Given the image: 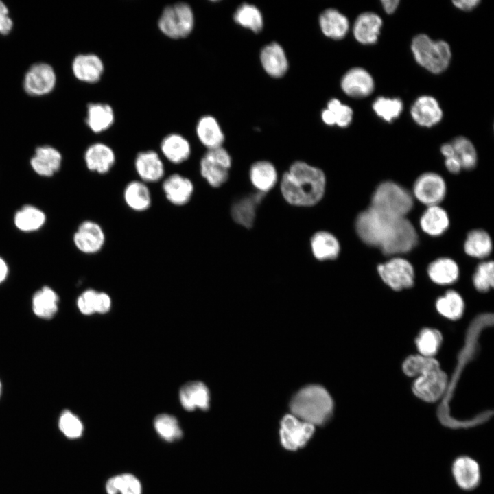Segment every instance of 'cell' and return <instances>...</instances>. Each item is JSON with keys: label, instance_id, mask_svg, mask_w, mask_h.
<instances>
[{"label": "cell", "instance_id": "cell-30", "mask_svg": "<svg viewBox=\"0 0 494 494\" xmlns=\"http://www.w3.org/2000/svg\"><path fill=\"white\" fill-rule=\"evenodd\" d=\"M319 25L324 35L334 40L344 38L349 29L346 16L333 8L327 9L320 14Z\"/></svg>", "mask_w": 494, "mask_h": 494}, {"label": "cell", "instance_id": "cell-26", "mask_svg": "<svg viewBox=\"0 0 494 494\" xmlns=\"http://www.w3.org/2000/svg\"><path fill=\"white\" fill-rule=\"evenodd\" d=\"M123 199L126 206L135 212H144L152 204L151 191L147 183L140 180L127 183L123 191Z\"/></svg>", "mask_w": 494, "mask_h": 494}, {"label": "cell", "instance_id": "cell-8", "mask_svg": "<svg viewBox=\"0 0 494 494\" xmlns=\"http://www.w3.org/2000/svg\"><path fill=\"white\" fill-rule=\"evenodd\" d=\"M314 431L315 425L303 421L293 414H287L281 422V443L287 450H297L308 442Z\"/></svg>", "mask_w": 494, "mask_h": 494}, {"label": "cell", "instance_id": "cell-56", "mask_svg": "<svg viewBox=\"0 0 494 494\" xmlns=\"http://www.w3.org/2000/svg\"><path fill=\"white\" fill-rule=\"evenodd\" d=\"M440 151L445 158L454 156V150L451 143L443 144L440 148Z\"/></svg>", "mask_w": 494, "mask_h": 494}, {"label": "cell", "instance_id": "cell-4", "mask_svg": "<svg viewBox=\"0 0 494 494\" xmlns=\"http://www.w3.org/2000/svg\"><path fill=\"white\" fill-rule=\"evenodd\" d=\"M412 51L416 62L434 73H440L448 67L451 53L443 40L434 41L425 34L416 36L412 42Z\"/></svg>", "mask_w": 494, "mask_h": 494}, {"label": "cell", "instance_id": "cell-43", "mask_svg": "<svg viewBox=\"0 0 494 494\" xmlns=\"http://www.w3.org/2000/svg\"><path fill=\"white\" fill-rule=\"evenodd\" d=\"M442 341V335L439 331L425 328L420 331L415 343L420 355L434 357L438 351Z\"/></svg>", "mask_w": 494, "mask_h": 494}, {"label": "cell", "instance_id": "cell-34", "mask_svg": "<svg viewBox=\"0 0 494 494\" xmlns=\"http://www.w3.org/2000/svg\"><path fill=\"white\" fill-rule=\"evenodd\" d=\"M427 273L434 283L442 285H449L458 279L459 268L453 259L441 257L434 260L428 266Z\"/></svg>", "mask_w": 494, "mask_h": 494}, {"label": "cell", "instance_id": "cell-31", "mask_svg": "<svg viewBox=\"0 0 494 494\" xmlns=\"http://www.w3.org/2000/svg\"><path fill=\"white\" fill-rule=\"evenodd\" d=\"M310 246L314 257L319 261L336 259L340 251L337 238L327 231H318L311 238Z\"/></svg>", "mask_w": 494, "mask_h": 494}, {"label": "cell", "instance_id": "cell-16", "mask_svg": "<svg viewBox=\"0 0 494 494\" xmlns=\"http://www.w3.org/2000/svg\"><path fill=\"white\" fill-rule=\"evenodd\" d=\"M84 160L86 168L94 173L105 175L110 172L116 162V155L111 147L102 142L90 145L86 150Z\"/></svg>", "mask_w": 494, "mask_h": 494}, {"label": "cell", "instance_id": "cell-17", "mask_svg": "<svg viewBox=\"0 0 494 494\" xmlns=\"http://www.w3.org/2000/svg\"><path fill=\"white\" fill-rule=\"evenodd\" d=\"M72 71L78 80L93 84L102 78L104 72V64L97 54H81L73 60Z\"/></svg>", "mask_w": 494, "mask_h": 494}, {"label": "cell", "instance_id": "cell-39", "mask_svg": "<svg viewBox=\"0 0 494 494\" xmlns=\"http://www.w3.org/2000/svg\"><path fill=\"white\" fill-rule=\"evenodd\" d=\"M233 19L240 26L258 33L263 26V16L254 5L244 3L240 5L233 14Z\"/></svg>", "mask_w": 494, "mask_h": 494}, {"label": "cell", "instance_id": "cell-54", "mask_svg": "<svg viewBox=\"0 0 494 494\" xmlns=\"http://www.w3.org/2000/svg\"><path fill=\"white\" fill-rule=\"evenodd\" d=\"M381 3H382V5H383L385 11L388 14H392L397 9V8L399 3V0H382Z\"/></svg>", "mask_w": 494, "mask_h": 494}, {"label": "cell", "instance_id": "cell-50", "mask_svg": "<svg viewBox=\"0 0 494 494\" xmlns=\"http://www.w3.org/2000/svg\"><path fill=\"white\" fill-rule=\"evenodd\" d=\"M5 4L0 1V34H8L12 29L13 22L8 15Z\"/></svg>", "mask_w": 494, "mask_h": 494}, {"label": "cell", "instance_id": "cell-23", "mask_svg": "<svg viewBox=\"0 0 494 494\" xmlns=\"http://www.w3.org/2000/svg\"><path fill=\"white\" fill-rule=\"evenodd\" d=\"M264 197V193L257 192L237 199L232 205V218L238 224L245 228L252 226L256 210Z\"/></svg>", "mask_w": 494, "mask_h": 494}, {"label": "cell", "instance_id": "cell-18", "mask_svg": "<svg viewBox=\"0 0 494 494\" xmlns=\"http://www.w3.org/2000/svg\"><path fill=\"white\" fill-rule=\"evenodd\" d=\"M340 85L347 95L355 97H365L374 90V81L370 73L360 67L349 70L342 78Z\"/></svg>", "mask_w": 494, "mask_h": 494}, {"label": "cell", "instance_id": "cell-46", "mask_svg": "<svg viewBox=\"0 0 494 494\" xmlns=\"http://www.w3.org/2000/svg\"><path fill=\"white\" fill-rule=\"evenodd\" d=\"M373 108L378 116L390 122L399 116L403 109V104L398 98L380 97L374 102Z\"/></svg>", "mask_w": 494, "mask_h": 494}, {"label": "cell", "instance_id": "cell-24", "mask_svg": "<svg viewBox=\"0 0 494 494\" xmlns=\"http://www.w3.org/2000/svg\"><path fill=\"white\" fill-rule=\"evenodd\" d=\"M411 115L419 125L431 127L440 121L443 112L435 98L422 96L412 105Z\"/></svg>", "mask_w": 494, "mask_h": 494}, {"label": "cell", "instance_id": "cell-47", "mask_svg": "<svg viewBox=\"0 0 494 494\" xmlns=\"http://www.w3.org/2000/svg\"><path fill=\"white\" fill-rule=\"evenodd\" d=\"M58 427L66 437L71 439L80 438L84 429L80 419L69 410H64L61 413L58 420Z\"/></svg>", "mask_w": 494, "mask_h": 494}, {"label": "cell", "instance_id": "cell-32", "mask_svg": "<svg viewBox=\"0 0 494 494\" xmlns=\"http://www.w3.org/2000/svg\"><path fill=\"white\" fill-rule=\"evenodd\" d=\"M249 177L257 192L265 193L274 187L278 176L277 170L271 163L261 161L251 165Z\"/></svg>", "mask_w": 494, "mask_h": 494}, {"label": "cell", "instance_id": "cell-55", "mask_svg": "<svg viewBox=\"0 0 494 494\" xmlns=\"http://www.w3.org/2000/svg\"><path fill=\"white\" fill-rule=\"evenodd\" d=\"M8 274V266L4 259L0 257V283L3 282Z\"/></svg>", "mask_w": 494, "mask_h": 494}, {"label": "cell", "instance_id": "cell-22", "mask_svg": "<svg viewBox=\"0 0 494 494\" xmlns=\"http://www.w3.org/2000/svg\"><path fill=\"white\" fill-rule=\"evenodd\" d=\"M196 134L198 141L207 150L222 147L225 139L219 122L210 115H203L198 119Z\"/></svg>", "mask_w": 494, "mask_h": 494}, {"label": "cell", "instance_id": "cell-21", "mask_svg": "<svg viewBox=\"0 0 494 494\" xmlns=\"http://www.w3.org/2000/svg\"><path fill=\"white\" fill-rule=\"evenodd\" d=\"M260 61L264 71L271 77L281 78L288 69V61L283 48L273 42L263 47Z\"/></svg>", "mask_w": 494, "mask_h": 494}, {"label": "cell", "instance_id": "cell-38", "mask_svg": "<svg viewBox=\"0 0 494 494\" xmlns=\"http://www.w3.org/2000/svg\"><path fill=\"white\" fill-rule=\"evenodd\" d=\"M464 249L468 255L475 258H485L492 250V241L484 230L470 231L464 244Z\"/></svg>", "mask_w": 494, "mask_h": 494}, {"label": "cell", "instance_id": "cell-29", "mask_svg": "<svg viewBox=\"0 0 494 494\" xmlns=\"http://www.w3.org/2000/svg\"><path fill=\"white\" fill-rule=\"evenodd\" d=\"M115 122V113L113 107L102 102H93L87 105L86 123L94 133L108 130Z\"/></svg>", "mask_w": 494, "mask_h": 494}, {"label": "cell", "instance_id": "cell-45", "mask_svg": "<svg viewBox=\"0 0 494 494\" xmlns=\"http://www.w3.org/2000/svg\"><path fill=\"white\" fill-rule=\"evenodd\" d=\"M154 426L158 434L168 442L180 439L183 434L176 419L167 414L158 415L154 421Z\"/></svg>", "mask_w": 494, "mask_h": 494}, {"label": "cell", "instance_id": "cell-1", "mask_svg": "<svg viewBox=\"0 0 494 494\" xmlns=\"http://www.w3.org/2000/svg\"><path fill=\"white\" fill-rule=\"evenodd\" d=\"M355 228L364 243L379 248L385 255L409 252L418 242L416 230L405 217L389 215L371 207L357 215Z\"/></svg>", "mask_w": 494, "mask_h": 494}, {"label": "cell", "instance_id": "cell-15", "mask_svg": "<svg viewBox=\"0 0 494 494\" xmlns=\"http://www.w3.org/2000/svg\"><path fill=\"white\" fill-rule=\"evenodd\" d=\"M162 190L169 203L181 207L191 200L194 193V185L188 177L174 173L163 178Z\"/></svg>", "mask_w": 494, "mask_h": 494}, {"label": "cell", "instance_id": "cell-35", "mask_svg": "<svg viewBox=\"0 0 494 494\" xmlns=\"http://www.w3.org/2000/svg\"><path fill=\"white\" fill-rule=\"evenodd\" d=\"M58 301L56 292L48 286H43L33 296L32 302L33 311L40 318H51L58 311Z\"/></svg>", "mask_w": 494, "mask_h": 494}, {"label": "cell", "instance_id": "cell-37", "mask_svg": "<svg viewBox=\"0 0 494 494\" xmlns=\"http://www.w3.org/2000/svg\"><path fill=\"white\" fill-rule=\"evenodd\" d=\"M352 117V109L336 98L331 99L327 108L321 113L322 120L328 126L336 124L340 127H347L351 124Z\"/></svg>", "mask_w": 494, "mask_h": 494}, {"label": "cell", "instance_id": "cell-41", "mask_svg": "<svg viewBox=\"0 0 494 494\" xmlns=\"http://www.w3.org/2000/svg\"><path fill=\"white\" fill-rule=\"evenodd\" d=\"M438 368H440V364L436 359L420 354L408 356L402 364L403 373L411 377H417Z\"/></svg>", "mask_w": 494, "mask_h": 494}, {"label": "cell", "instance_id": "cell-13", "mask_svg": "<svg viewBox=\"0 0 494 494\" xmlns=\"http://www.w3.org/2000/svg\"><path fill=\"white\" fill-rule=\"evenodd\" d=\"M56 82V76L52 67L47 63H36L27 71L23 87L29 95L41 96L49 93Z\"/></svg>", "mask_w": 494, "mask_h": 494}, {"label": "cell", "instance_id": "cell-2", "mask_svg": "<svg viewBox=\"0 0 494 494\" xmlns=\"http://www.w3.org/2000/svg\"><path fill=\"white\" fill-rule=\"evenodd\" d=\"M326 186L324 172L303 161L292 163L281 180L285 200L296 207H312L322 198Z\"/></svg>", "mask_w": 494, "mask_h": 494}, {"label": "cell", "instance_id": "cell-52", "mask_svg": "<svg viewBox=\"0 0 494 494\" xmlns=\"http://www.w3.org/2000/svg\"><path fill=\"white\" fill-rule=\"evenodd\" d=\"M480 3L479 0H460L453 1L454 5L462 10H471Z\"/></svg>", "mask_w": 494, "mask_h": 494}, {"label": "cell", "instance_id": "cell-10", "mask_svg": "<svg viewBox=\"0 0 494 494\" xmlns=\"http://www.w3.org/2000/svg\"><path fill=\"white\" fill-rule=\"evenodd\" d=\"M447 383V374L438 368L417 377L413 382L412 391L421 400L433 403L443 397Z\"/></svg>", "mask_w": 494, "mask_h": 494}, {"label": "cell", "instance_id": "cell-6", "mask_svg": "<svg viewBox=\"0 0 494 494\" xmlns=\"http://www.w3.org/2000/svg\"><path fill=\"white\" fill-rule=\"evenodd\" d=\"M195 25L191 6L183 1L168 5L162 10L157 25L160 32L169 38L178 40L189 36Z\"/></svg>", "mask_w": 494, "mask_h": 494}, {"label": "cell", "instance_id": "cell-48", "mask_svg": "<svg viewBox=\"0 0 494 494\" xmlns=\"http://www.w3.org/2000/svg\"><path fill=\"white\" fill-rule=\"evenodd\" d=\"M473 283L475 287L480 292H486L493 287L494 269L492 261L480 263L473 274Z\"/></svg>", "mask_w": 494, "mask_h": 494}, {"label": "cell", "instance_id": "cell-49", "mask_svg": "<svg viewBox=\"0 0 494 494\" xmlns=\"http://www.w3.org/2000/svg\"><path fill=\"white\" fill-rule=\"evenodd\" d=\"M97 292L86 290L78 298L77 305L80 312L85 315L95 313V302Z\"/></svg>", "mask_w": 494, "mask_h": 494}, {"label": "cell", "instance_id": "cell-12", "mask_svg": "<svg viewBox=\"0 0 494 494\" xmlns=\"http://www.w3.org/2000/svg\"><path fill=\"white\" fill-rule=\"evenodd\" d=\"M76 248L86 255H94L102 250L106 243V234L102 226L93 220L83 221L73 236Z\"/></svg>", "mask_w": 494, "mask_h": 494}, {"label": "cell", "instance_id": "cell-7", "mask_svg": "<svg viewBox=\"0 0 494 494\" xmlns=\"http://www.w3.org/2000/svg\"><path fill=\"white\" fill-rule=\"evenodd\" d=\"M231 157L222 146L207 150L200 161L201 176L212 187H220L229 176Z\"/></svg>", "mask_w": 494, "mask_h": 494}, {"label": "cell", "instance_id": "cell-57", "mask_svg": "<svg viewBox=\"0 0 494 494\" xmlns=\"http://www.w3.org/2000/svg\"><path fill=\"white\" fill-rule=\"evenodd\" d=\"M1 390H2V385H1V381H0V396H1Z\"/></svg>", "mask_w": 494, "mask_h": 494}, {"label": "cell", "instance_id": "cell-44", "mask_svg": "<svg viewBox=\"0 0 494 494\" xmlns=\"http://www.w3.org/2000/svg\"><path fill=\"white\" fill-rule=\"evenodd\" d=\"M454 156L459 161L462 168L473 169L477 163V153L473 143L466 137H459L451 143Z\"/></svg>", "mask_w": 494, "mask_h": 494}, {"label": "cell", "instance_id": "cell-53", "mask_svg": "<svg viewBox=\"0 0 494 494\" xmlns=\"http://www.w3.org/2000/svg\"><path fill=\"white\" fill-rule=\"evenodd\" d=\"M445 164L447 170L452 174H457L462 169L459 161L455 156L445 158Z\"/></svg>", "mask_w": 494, "mask_h": 494}, {"label": "cell", "instance_id": "cell-28", "mask_svg": "<svg viewBox=\"0 0 494 494\" xmlns=\"http://www.w3.org/2000/svg\"><path fill=\"white\" fill-rule=\"evenodd\" d=\"M382 25L381 19L377 14L367 12L356 19L353 32L355 39L362 44H374L377 42Z\"/></svg>", "mask_w": 494, "mask_h": 494}, {"label": "cell", "instance_id": "cell-20", "mask_svg": "<svg viewBox=\"0 0 494 494\" xmlns=\"http://www.w3.org/2000/svg\"><path fill=\"white\" fill-rule=\"evenodd\" d=\"M160 150L163 157L174 165L185 162L191 154L189 141L178 133H170L164 137L160 143Z\"/></svg>", "mask_w": 494, "mask_h": 494}, {"label": "cell", "instance_id": "cell-36", "mask_svg": "<svg viewBox=\"0 0 494 494\" xmlns=\"http://www.w3.org/2000/svg\"><path fill=\"white\" fill-rule=\"evenodd\" d=\"M46 222L45 213L33 205H25L16 211L14 224L23 232H33L41 228Z\"/></svg>", "mask_w": 494, "mask_h": 494}, {"label": "cell", "instance_id": "cell-5", "mask_svg": "<svg viewBox=\"0 0 494 494\" xmlns=\"http://www.w3.org/2000/svg\"><path fill=\"white\" fill-rule=\"evenodd\" d=\"M413 207L412 196L401 185L386 181L375 189L370 207L389 215L405 217Z\"/></svg>", "mask_w": 494, "mask_h": 494}, {"label": "cell", "instance_id": "cell-42", "mask_svg": "<svg viewBox=\"0 0 494 494\" xmlns=\"http://www.w3.org/2000/svg\"><path fill=\"white\" fill-rule=\"evenodd\" d=\"M106 490L108 494H141V485L134 475L124 473L110 478Z\"/></svg>", "mask_w": 494, "mask_h": 494}, {"label": "cell", "instance_id": "cell-25", "mask_svg": "<svg viewBox=\"0 0 494 494\" xmlns=\"http://www.w3.org/2000/svg\"><path fill=\"white\" fill-rule=\"evenodd\" d=\"M179 399L182 406L187 411L196 408L207 410L209 407V392L207 387L200 381H191L180 390Z\"/></svg>", "mask_w": 494, "mask_h": 494}, {"label": "cell", "instance_id": "cell-33", "mask_svg": "<svg viewBox=\"0 0 494 494\" xmlns=\"http://www.w3.org/2000/svg\"><path fill=\"white\" fill-rule=\"evenodd\" d=\"M449 226V219L445 209L438 205L427 207L420 218L421 229L430 236L442 235Z\"/></svg>", "mask_w": 494, "mask_h": 494}, {"label": "cell", "instance_id": "cell-19", "mask_svg": "<svg viewBox=\"0 0 494 494\" xmlns=\"http://www.w3.org/2000/svg\"><path fill=\"white\" fill-rule=\"evenodd\" d=\"M62 161V155L57 149L50 145H42L36 148L30 163L38 175L50 177L60 169Z\"/></svg>", "mask_w": 494, "mask_h": 494}, {"label": "cell", "instance_id": "cell-14", "mask_svg": "<svg viewBox=\"0 0 494 494\" xmlns=\"http://www.w3.org/2000/svg\"><path fill=\"white\" fill-rule=\"evenodd\" d=\"M134 169L139 180L145 183H157L163 180L165 168L158 153L152 150L139 152L134 161Z\"/></svg>", "mask_w": 494, "mask_h": 494}, {"label": "cell", "instance_id": "cell-27", "mask_svg": "<svg viewBox=\"0 0 494 494\" xmlns=\"http://www.w3.org/2000/svg\"><path fill=\"white\" fill-rule=\"evenodd\" d=\"M452 473L457 484L465 490L475 488L480 482L479 465L468 456H460L454 461Z\"/></svg>", "mask_w": 494, "mask_h": 494}, {"label": "cell", "instance_id": "cell-40", "mask_svg": "<svg viewBox=\"0 0 494 494\" xmlns=\"http://www.w3.org/2000/svg\"><path fill=\"white\" fill-rule=\"evenodd\" d=\"M436 308L443 316L456 320L461 317L464 311V301L460 295L454 290H449L438 298Z\"/></svg>", "mask_w": 494, "mask_h": 494}, {"label": "cell", "instance_id": "cell-3", "mask_svg": "<svg viewBox=\"0 0 494 494\" xmlns=\"http://www.w3.org/2000/svg\"><path fill=\"white\" fill-rule=\"evenodd\" d=\"M333 408L328 392L320 386H309L301 389L292 398L290 410L299 419L314 425L326 422Z\"/></svg>", "mask_w": 494, "mask_h": 494}, {"label": "cell", "instance_id": "cell-9", "mask_svg": "<svg viewBox=\"0 0 494 494\" xmlns=\"http://www.w3.org/2000/svg\"><path fill=\"white\" fill-rule=\"evenodd\" d=\"M377 271L382 281L394 290L409 288L414 284V268L403 258L394 257L379 264Z\"/></svg>", "mask_w": 494, "mask_h": 494}, {"label": "cell", "instance_id": "cell-51", "mask_svg": "<svg viewBox=\"0 0 494 494\" xmlns=\"http://www.w3.org/2000/svg\"><path fill=\"white\" fill-rule=\"evenodd\" d=\"M111 300L110 296L104 292H97L95 302V312L105 314L110 308Z\"/></svg>", "mask_w": 494, "mask_h": 494}, {"label": "cell", "instance_id": "cell-11", "mask_svg": "<svg viewBox=\"0 0 494 494\" xmlns=\"http://www.w3.org/2000/svg\"><path fill=\"white\" fill-rule=\"evenodd\" d=\"M446 193V184L443 177L434 172L421 174L414 182V196L427 207L438 205Z\"/></svg>", "mask_w": 494, "mask_h": 494}]
</instances>
